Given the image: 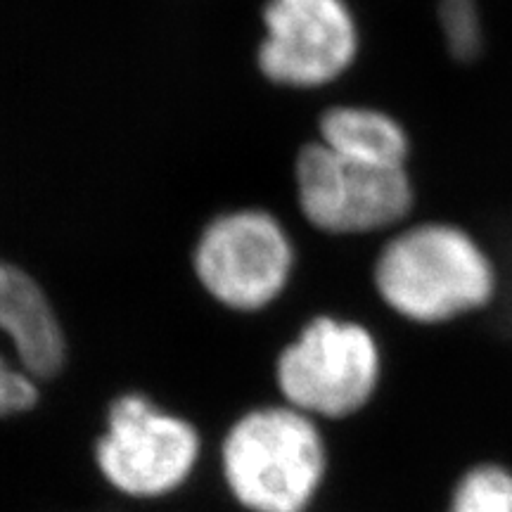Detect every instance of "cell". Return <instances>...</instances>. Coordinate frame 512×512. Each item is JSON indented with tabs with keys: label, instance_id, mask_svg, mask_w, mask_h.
<instances>
[{
	"label": "cell",
	"instance_id": "obj_1",
	"mask_svg": "<svg viewBox=\"0 0 512 512\" xmlns=\"http://www.w3.org/2000/svg\"><path fill=\"white\" fill-rule=\"evenodd\" d=\"M216 458L242 512H309L330 475L320 422L283 401L240 413L223 432Z\"/></svg>",
	"mask_w": 512,
	"mask_h": 512
},
{
	"label": "cell",
	"instance_id": "obj_2",
	"mask_svg": "<svg viewBox=\"0 0 512 512\" xmlns=\"http://www.w3.org/2000/svg\"><path fill=\"white\" fill-rule=\"evenodd\" d=\"M496 268L479 242L451 223H420L384 245L375 290L396 316L446 325L486 309L496 297Z\"/></svg>",
	"mask_w": 512,
	"mask_h": 512
},
{
	"label": "cell",
	"instance_id": "obj_3",
	"mask_svg": "<svg viewBox=\"0 0 512 512\" xmlns=\"http://www.w3.org/2000/svg\"><path fill=\"white\" fill-rule=\"evenodd\" d=\"M204 458L200 427L145 392L117 394L93 441V465L114 494L136 503L176 496Z\"/></svg>",
	"mask_w": 512,
	"mask_h": 512
},
{
	"label": "cell",
	"instance_id": "obj_4",
	"mask_svg": "<svg viewBox=\"0 0 512 512\" xmlns=\"http://www.w3.org/2000/svg\"><path fill=\"white\" fill-rule=\"evenodd\" d=\"M380 382V344L354 320L313 318L275 361L280 399L318 422L361 415L375 401Z\"/></svg>",
	"mask_w": 512,
	"mask_h": 512
},
{
	"label": "cell",
	"instance_id": "obj_5",
	"mask_svg": "<svg viewBox=\"0 0 512 512\" xmlns=\"http://www.w3.org/2000/svg\"><path fill=\"white\" fill-rule=\"evenodd\" d=\"M294 176L304 216L325 233H375L401 223L415 207L406 166L354 162L323 143L299 152Z\"/></svg>",
	"mask_w": 512,
	"mask_h": 512
},
{
	"label": "cell",
	"instance_id": "obj_6",
	"mask_svg": "<svg viewBox=\"0 0 512 512\" xmlns=\"http://www.w3.org/2000/svg\"><path fill=\"white\" fill-rule=\"evenodd\" d=\"M195 271L204 290L228 309H266L290 278V240L271 214L235 211L204 230L197 242Z\"/></svg>",
	"mask_w": 512,
	"mask_h": 512
},
{
	"label": "cell",
	"instance_id": "obj_7",
	"mask_svg": "<svg viewBox=\"0 0 512 512\" xmlns=\"http://www.w3.org/2000/svg\"><path fill=\"white\" fill-rule=\"evenodd\" d=\"M67 363V337L27 273L0 264V420L34 413Z\"/></svg>",
	"mask_w": 512,
	"mask_h": 512
},
{
	"label": "cell",
	"instance_id": "obj_8",
	"mask_svg": "<svg viewBox=\"0 0 512 512\" xmlns=\"http://www.w3.org/2000/svg\"><path fill=\"white\" fill-rule=\"evenodd\" d=\"M259 64L275 83L318 88L358 55V29L344 0H268Z\"/></svg>",
	"mask_w": 512,
	"mask_h": 512
},
{
	"label": "cell",
	"instance_id": "obj_9",
	"mask_svg": "<svg viewBox=\"0 0 512 512\" xmlns=\"http://www.w3.org/2000/svg\"><path fill=\"white\" fill-rule=\"evenodd\" d=\"M320 143L373 166H406L411 138L392 114L373 107H332L320 117Z\"/></svg>",
	"mask_w": 512,
	"mask_h": 512
},
{
	"label": "cell",
	"instance_id": "obj_10",
	"mask_svg": "<svg viewBox=\"0 0 512 512\" xmlns=\"http://www.w3.org/2000/svg\"><path fill=\"white\" fill-rule=\"evenodd\" d=\"M444 512H512V470L491 460L467 467Z\"/></svg>",
	"mask_w": 512,
	"mask_h": 512
},
{
	"label": "cell",
	"instance_id": "obj_11",
	"mask_svg": "<svg viewBox=\"0 0 512 512\" xmlns=\"http://www.w3.org/2000/svg\"><path fill=\"white\" fill-rule=\"evenodd\" d=\"M437 24L451 57L470 62L484 48V22L479 0H437Z\"/></svg>",
	"mask_w": 512,
	"mask_h": 512
}]
</instances>
